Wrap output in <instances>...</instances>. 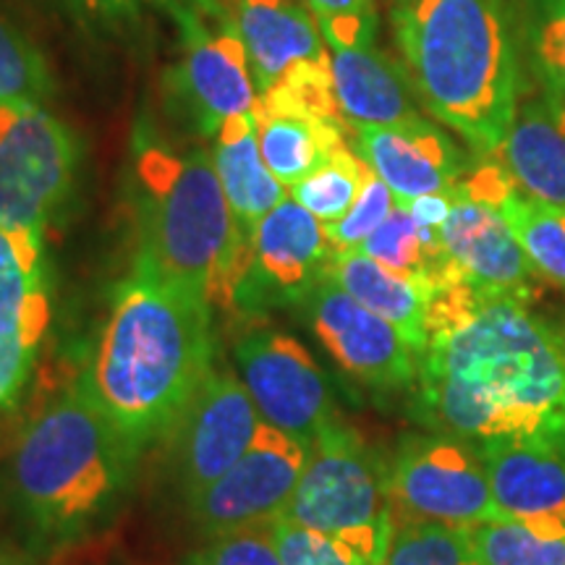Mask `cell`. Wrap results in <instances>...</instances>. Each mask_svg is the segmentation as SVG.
I'll return each instance as SVG.
<instances>
[{"mask_svg": "<svg viewBox=\"0 0 565 565\" xmlns=\"http://www.w3.org/2000/svg\"><path fill=\"white\" fill-rule=\"evenodd\" d=\"M422 404L454 435L545 437L565 448V328L513 296L456 282L435 294Z\"/></svg>", "mask_w": 565, "mask_h": 565, "instance_id": "obj_1", "label": "cell"}, {"mask_svg": "<svg viewBox=\"0 0 565 565\" xmlns=\"http://www.w3.org/2000/svg\"><path fill=\"white\" fill-rule=\"evenodd\" d=\"M212 307L134 265L116 288L92 370L89 393L137 450L166 440L215 370Z\"/></svg>", "mask_w": 565, "mask_h": 565, "instance_id": "obj_2", "label": "cell"}, {"mask_svg": "<svg viewBox=\"0 0 565 565\" xmlns=\"http://www.w3.org/2000/svg\"><path fill=\"white\" fill-rule=\"evenodd\" d=\"M393 30L424 108L475 152H498L519 108L503 0H404Z\"/></svg>", "mask_w": 565, "mask_h": 565, "instance_id": "obj_3", "label": "cell"}, {"mask_svg": "<svg viewBox=\"0 0 565 565\" xmlns=\"http://www.w3.org/2000/svg\"><path fill=\"white\" fill-rule=\"evenodd\" d=\"M139 454L82 377L26 424L0 490L26 529L47 540H68L116 511Z\"/></svg>", "mask_w": 565, "mask_h": 565, "instance_id": "obj_4", "label": "cell"}, {"mask_svg": "<svg viewBox=\"0 0 565 565\" xmlns=\"http://www.w3.org/2000/svg\"><path fill=\"white\" fill-rule=\"evenodd\" d=\"M131 171L139 215L134 265L200 296L210 307H236L249 270L252 233L233 215L212 158L139 141Z\"/></svg>", "mask_w": 565, "mask_h": 565, "instance_id": "obj_5", "label": "cell"}, {"mask_svg": "<svg viewBox=\"0 0 565 565\" xmlns=\"http://www.w3.org/2000/svg\"><path fill=\"white\" fill-rule=\"evenodd\" d=\"M280 519L338 536L383 565L395 532L391 463L349 424L330 422L309 445L299 484Z\"/></svg>", "mask_w": 565, "mask_h": 565, "instance_id": "obj_6", "label": "cell"}, {"mask_svg": "<svg viewBox=\"0 0 565 565\" xmlns=\"http://www.w3.org/2000/svg\"><path fill=\"white\" fill-rule=\"evenodd\" d=\"M74 134L45 105L0 108V225L45 238L74 186Z\"/></svg>", "mask_w": 565, "mask_h": 565, "instance_id": "obj_7", "label": "cell"}, {"mask_svg": "<svg viewBox=\"0 0 565 565\" xmlns=\"http://www.w3.org/2000/svg\"><path fill=\"white\" fill-rule=\"evenodd\" d=\"M513 179L503 166H482L450 189L440 242L456 280L490 296L529 301L536 270L515 242L500 200Z\"/></svg>", "mask_w": 565, "mask_h": 565, "instance_id": "obj_8", "label": "cell"}, {"mask_svg": "<svg viewBox=\"0 0 565 565\" xmlns=\"http://www.w3.org/2000/svg\"><path fill=\"white\" fill-rule=\"evenodd\" d=\"M236 30L257 97L278 89L324 116L338 110L328 42L307 0H238Z\"/></svg>", "mask_w": 565, "mask_h": 565, "instance_id": "obj_9", "label": "cell"}, {"mask_svg": "<svg viewBox=\"0 0 565 565\" xmlns=\"http://www.w3.org/2000/svg\"><path fill=\"white\" fill-rule=\"evenodd\" d=\"M395 521L475 529L505 519L479 450L454 437H406L391 461Z\"/></svg>", "mask_w": 565, "mask_h": 565, "instance_id": "obj_10", "label": "cell"}, {"mask_svg": "<svg viewBox=\"0 0 565 565\" xmlns=\"http://www.w3.org/2000/svg\"><path fill=\"white\" fill-rule=\"evenodd\" d=\"M233 362L259 419L307 450L335 422L324 374L296 338L270 328L252 330L233 345Z\"/></svg>", "mask_w": 565, "mask_h": 565, "instance_id": "obj_11", "label": "cell"}, {"mask_svg": "<svg viewBox=\"0 0 565 565\" xmlns=\"http://www.w3.org/2000/svg\"><path fill=\"white\" fill-rule=\"evenodd\" d=\"M303 463L307 448L263 422L242 461L186 500L192 521L207 536L270 526L286 511Z\"/></svg>", "mask_w": 565, "mask_h": 565, "instance_id": "obj_12", "label": "cell"}, {"mask_svg": "<svg viewBox=\"0 0 565 565\" xmlns=\"http://www.w3.org/2000/svg\"><path fill=\"white\" fill-rule=\"evenodd\" d=\"M263 419L231 370H212L173 429V469L183 498L207 490L252 448Z\"/></svg>", "mask_w": 565, "mask_h": 565, "instance_id": "obj_13", "label": "cell"}, {"mask_svg": "<svg viewBox=\"0 0 565 565\" xmlns=\"http://www.w3.org/2000/svg\"><path fill=\"white\" fill-rule=\"evenodd\" d=\"M309 324L345 372L377 391H401L419 380V356L380 315L324 278L303 299Z\"/></svg>", "mask_w": 565, "mask_h": 565, "instance_id": "obj_14", "label": "cell"}, {"mask_svg": "<svg viewBox=\"0 0 565 565\" xmlns=\"http://www.w3.org/2000/svg\"><path fill=\"white\" fill-rule=\"evenodd\" d=\"M335 249L324 223L294 196H286L270 215L254 225L252 259L238 288L236 307L244 303H303L328 278Z\"/></svg>", "mask_w": 565, "mask_h": 565, "instance_id": "obj_15", "label": "cell"}, {"mask_svg": "<svg viewBox=\"0 0 565 565\" xmlns=\"http://www.w3.org/2000/svg\"><path fill=\"white\" fill-rule=\"evenodd\" d=\"M186 47L175 74L181 100L204 134H217L228 118L246 116L257 105L249 53L238 32L212 34L186 11H175Z\"/></svg>", "mask_w": 565, "mask_h": 565, "instance_id": "obj_16", "label": "cell"}, {"mask_svg": "<svg viewBox=\"0 0 565 565\" xmlns=\"http://www.w3.org/2000/svg\"><path fill=\"white\" fill-rule=\"evenodd\" d=\"M477 450L505 519L565 534L563 445L545 437H490Z\"/></svg>", "mask_w": 565, "mask_h": 565, "instance_id": "obj_17", "label": "cell"}, {"mask_svg": "<svg viewBox=\"0 0 565 565\" xmlns=\"http://www.w3.org/2000/svg\"><path fill=\"white\" fill-rule=\"evenodd\" d=\"M356 152L380 175L395 202L450 192L463 179V158L440 126L422 121L401 129H356Z\"/></svg>", "mask_w": 565, "mask_h": 565, "instance_id": "obj_18", "label": "cell"}, {"mask_svg": "<svg viewBox=\"0 0 565 565\" xmlns=\"http://www.w3.org/2000/svg\"><path fill=\"white\" fill-rule=\"evenodd\" d=\"M338 108L351 129H401L427 121L416 105L412 76L377 47L330 51Z\"/></svg>", "mask_w": 565, "mask_h": 565, "instance_id": "obj_19", "label": "cell"}, {"mask_svg": "<svg viewBox=\"0 0 565 565\" xmlns=\"http://www.w3.org/2000/svg\"><path fill=\"white\" fill-rule=\"evenodd\" d=\"M503 168L534 200L565 207V103L542 87L515 108L503 141ZM498 150V152H500Z\"/></svg>", "mask_w": 565, "mask_h": 565, "instance_id": "obj_20", "label": "cell"}, {"mask_svg": "<svg viewBox=\"0 0 565 565\" xmlns=\"http://www.w3.org/2000/svg\"><path fill=\"white\" fill-rule=\"evenodd\" d=\"M254 121L265 166L286 189L315 175L333 160L335 152L349 147L345 126L278 95L257 97Z\"/></svg>", "mask_w": 565, "mask_h": 565, "instance_id": "obj_21", "label": "cell"}, {"mask_svg": "<svg viewBox=\"0 0 565 565\" xmlns=\"http://www.w3.org/2000/svg\"><path fill=\"white\" fill-rule=\"evenodd\" d=\"M328 278L370 312L391 322L404 335V341L412 345L416 356H422L429 341V307L435 299L433 288L374 263L359 249L335 252L333 263L328 267Z\"/></svg>", "mask_w": 565, "mask_h": 565, "instance_id": "obj_22", "label": "cell"}, {"mask_svg": "<svg viewBox=\"0 0 565 565\" xmlns=\"http://www.w3.org/2000/svg\"><path fill=\"white\" fill-rule=\"evenodd\" d=\"M212 166L233 215L246 233H252L254 225L288 196V189L270 173L259 152L254 110L228 118L217 129Z\"/></svg>", "mask_w": 565, "mask_h": 565, "instance_id": "obj_23", "label": "cell"}, {"mask_svg": "<svg viewBox=\"0 0 565 565\" xmlns=\"http://www.w3.org/2000/svg\"><path fill=\"white\" fill-rule=\"evenodd\" d=\"M24 324L51 328L45 249L42 236L0 225V333H13Z\"/></svg>", "mask_w": 565, "mask_h": 565, "instance_id": "obj_24", "label": "cell"}, {"mask_svg": "<svg viewBox=\"0 0 565 565\" xmlns=\"http://www.w3.org/2000/svg\"><path fill=\"white\" fill-rule=\"evenodd\" d=\"M374 263L391 267V270L406 275L429 286L433 291L456 286V275L445 257L440 231L422 225L406 207L395 202L391 217L359 246Z\"/></svg>", "mask_w": 565, "mask_h": 565, "instance_id": "obj_25", "label": "cell"}, {"mask_svg": "<svg viewBox=\"0 0 565 565\" xmlns=\"http://www.w3.org/2000/svg\"><path fill=\"white\" fill-rule=\"evenodd\" d=\"M513 186L500 200L503 217L534 270L565 291V207L519 194Z\"/></svg>", "mask_w": 565, "mask_h": 565, "instance_id": "obj_26", "label": "cell"}, {"mask_svg": "<svg viewBox=\"0 0 565 565\" xmlns=\"http://www.w3.org/2000/svg\"><path fill=\"white\" fill-rule=\"evenodd\" d=\"M479 565H565V534L542 532L513 519L469 529Z\"/></svg>", "mask_w": 565, "mask_h": 565, "instance_id": "obj_27", "label": "cell"}, {"mask_svg": "<svg viewBox=\"0 0 565 565\" xmlns=\"http://www.w3.org/2000/svg\"><path fill=\"white\" fill-rule=\"evenodd\" d=\"M366 175H370V166L351 147H343L341 152L333 154L328 166L301 183H296L288 192L301 207L312 212L317 221L330 225L341 221L345 212L356 204Z\"/></svg>", "mask_w": 565, "mask_h": 565, "instance_id": "obj_28", "label": "cell"}, {"mask_svg": "<svg viewBox=\"0 0 565 565\" xmlns=\"http://www.w3.org/2000/svg\"><path fill=\"white\" fill-rule=\"evenodd\" d=\"M383 565H479L469 529L435 521H395Z\"/></svg>", "mask_w": 565, "mask_h": 565, "instance_id": "obj_29", "label": "cell"}, {"mask_svg": "<svg viewBox=\"0 0 565 565\" xmlns=\"http://www.w3.org/2000/svg\"><path fill=\"white\" fill-rule=\"evenodd\" d=\"M53 95V74L40 47L0 17V108L42 105Z\"/></svg>", "mask_w": 565, "mask_h": 565, "instance_id": "obj_30", "label": "cell"}, {"mask_svg": "<svg viewBox=\"0 0 565 565\" xmlns=\"http://www.w3.org/2000/svg\"><path fill=\"white\" fill-rule=\"evenodd\" d=\"M526 42L542 87L565 103V0H529Z\"/></svg>", "mask_w": 565, "mask_h": 565, "instance_id": "obj_31", "label": "cell"}, {"mask_svg": "<svg viewBox=\"0 0 565 565\" xmlns=\"http://www.w3.org/2000/svg\"><path fill=\"white\" fill-rule=\"evenodd\" d=\"M273 540L282 565H374L349 542L291 521H273Z\"/></svg>", "mask_w": 565, "mask_h": 565, "instance_id": "obj_32", "label": "cell"}, {"mask_svg": "<svg viewBox=\"0 0 565 565\" xmlns=\"http://www.w3.org/2000/svg\"><path fill=\"white\" fill-rule=\"evenodd\" d=\"M330 51L370 47L377 38L374 0H307Z\"/></svg>", "mask_w": 565, "mask_h": 565, "instance_id": "obj_33", "label": "cell"}, {"mask_svg": "<svg viewBox=\"0 0 565 565\" xmlns=\"http://www.w3.org/2000/svg\"><path fill=\"white\" fill-rule=\"evenodd\" d=\"M393 210L395 194L380 175L372 173L370 168V175H366V183L362 194H359L356 204H353L338 223L324 225V233H328L335 252H353L359 249V246H362L387 217H391Z\"/></svg>", "mask_w": 565, "mask_h": 565, "instance_id": "obj_34", "label": "cell"}, {"mask_svg": "<svg viewBox=\"0 0 565 565\" xmlns=\"http://www.w3.org/2000/svg\"><path fill=\"white\" fill-rule=\"evenodd\" d=\"M181 565H282L270 526L238 529L212 536L210 545L196 550Z\"/></svg>", "mask_w": 565, "mask_h": 565, "instance_id": "obj_35", "label": "cell"}, {"mask_svg": "<svg viewBox=\"0 0 565 565\" xmlns=\"http://www.w3.org/2000/svg\"><path fill=\"white\" fill-rule=\"evenodd\" d=\"M401 207H406L416 217V221H419L422 225H427V228L440 231L445 217H448V212H450V192L419 196V200L401 204Z\"/></svg>", "mask_w": 565, "mask_h": 565, "instance_id": "obj_36", "label": "cell"}, {"mask_svg": "<svg viewBox=\"0 0 565 565\" xmlns=\"http://www.w3.org/2000/svg\"><path fill=\"white\" fill-rule=\"evenodd\" d=\"M92 9H100L105 13H137L141 9V3L145 0H87ZM162 3H168V0H162Z\"/></svg>", "mask_w": 565, "mask_h": 565, "instance_id": "obj_37", "label": "cell"}, {"mask_svg": "<svg viewBox=\"0 0 565 565\" xmlns=\"http://www.w3.org/2000/svg\"><path fill=\"white\" fill-rule=\"evenodd\" d=\"M0 565H38V561L26 550L0 542Z\"/></svg>", "mask_w": 565, "mask_h": 565, "instance_id": "obj_38", "label": "cell"}, {"mask_svg": "<svg viewBox=\"0 0 565 565\" xmlns=\"http://www.w3.org/2000/svg\"><path fill=\"white\" fill-rule=\"evenodd\" d=\"M401 3H404V0H401Z\"/></svg>", "mask_w": 565, "mask_h": 565, "instance_id": "obj_39", "label": "cell"}]
</instances>
